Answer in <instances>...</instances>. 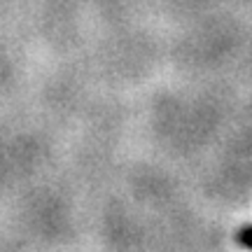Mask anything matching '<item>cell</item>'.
<instances>
[{
  "label": "cell",
  "instance_id": "1",
  "mask_svg": "<svg viewBox=\"0 0 252 252\" xmlns=\"http://www.w3.org/2000/svg\"><path fill=\"white\" fill-rule=\"evenodd\" d=\"M236 241L243 245V248H248V250H252V224L243 226L241 231H238V236H236Z\"/></svg>",
  "mask_w": 252,
  "mask_h": 252
}]
</instances>
